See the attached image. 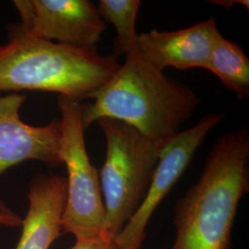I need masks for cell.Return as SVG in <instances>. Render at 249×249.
Listing matches in <instances>:
<instances>
[{
	"instance_id": "obj_1",
	"label": "cell",
	"mask_w": 249,
	"mask_h": 249,
	"mask_svg": "<svg viewBox=\"0 0 249 249\" xmlns=\"http://www.w3.org/2000/svg\"><path fill=\"white\" fill-rule=\"evenodd\" d=\"M89 99L94 101L83 105L85 130L99 119H115L133 126L160 149L200 105L193 89L156 69L139 49L125 53L114 77Z\"/></svg>"
},
{
	"instance_id": "obj_2",
	"label": "cell",
	"mask_w": 249,
	"mask_h": 249,
	"mask_svg": "<svg viewBox=\"0 0 249 249\" xmlns=\"http://www.w3.org/2000/svg\"><path fill=\"white\" fill-rule=\"evenodd\" d=\"M249 191V129L245 125L214 143L201 176L177 203L172 249H231L241 198Z\"/></svg>"
},
{
	"instance_id": "obj_3",
	"label": "cell",
	"mask_w": 249,
	"mask_h": 249,
	"mask_svg": "<svg viewBox=\"0 0 249 249\" xmlns=\"http://www.w3.org/2000/svg\"><path fill=\"white\" fill-rule=\"evenodd\" d=\"M116 55L36 38L15 27L0 45V91L42 90L77 102L111 80L120 67Z\"/></svg>"
},
{
	"instance_id": "obj_4",
	"label": "cell",
	"mask_w": 249,
	"mask_h": 249,
	"mask_svg": "<svg viewBox=\"0 0 249 249\" xmlns=\"http://www.w3.org/2000/svg\"><path fill=\"white\" fill-rule=\"evenodd\" d=\"M107 156L100 185L107 213L106 233L115 239L146 196L162 149L124 122L102 118Z\"/></svg>"
},
{
	"instance_id": "obj_5",
	"label": "cell",
	"mask_w": 249,
	"mask_h": 249,
	"mask_svg": "<svg viewBox=\"0 0 249 249\" xmlns=\"http://www.w3.org/2000/svg\"><path fill=\"white\" fill-rule=\"evenodd\" d=\"M58 108L62 129L61 159L68 172L63 231L71 233L76 240L107 235V213L99 173L90 163L86 150L83 105L59 95Z\"/></svg>"
},
{
	"instance_id": "obj_6",
	"label": "cell",
	"mask_w": 249,
	"mask_h": 249,
	"mask_svg": "<svg viewBox=\"0 0 249 249\" xmlns=\"http://www.w3.org/2000/svg\"><path fill=\"white\" fill-rule=\"evenodd\" d=\"M225 116V113H212L203 116L195 125L180 131L160 151L149 190L142 203L115 238L122 249H141L145 229L161 200L182 177L207 135Z\"/></svg>"
},
{
	"instance_id": "obj_7",
	"label": "cell",
	"mask_w": 249,
	"mask_h": 249,
	"mask_svg": "<svg viewBox=\"0 0 249 249\" xmlns=\"http://www.w3.org/2000/svg\"><path fill=\"white\" fill-rule=\"evenodd\" d=\"M14 5L22 20L20 31L60 45L95 47L107 29L88 0H16Z\"/></svg>"
},
{
	"instance_id": "obj_8",
	"label": "cell",
	"mask_w": 249,
	"mask_h": 249,
	"mask_svg": "<svg viewBox=\"0 0 249 249\" xmlns=\"http://www.w3.org/2000/svg\"><path fill=\"white\" fill-rule=\"evenodd\" d=\"M25 99L18 93L0 96V176L25 160H41L50 166L62 163L60 119L44 126L25 124L18 115ZM8 211L0 202V212Z\"/></svg>"
},
{
	"instance_id": "obj_9",
	"label": "cell",
	"mask_w": 249,
	"mask_h": 249,
	"mask_svg": "<svg viewBox=\"0 0 249 249\" xmlns=\"http://www.w3.org/2000/svg\"><path fill=\"white\" fill-rule=\"evenodd\" d=\"M220 32L213 18L178 31L151 30L140 34L138 49L143 57L163 71L206 69L215 39Z\"/></svg>"
},
{
	"instance_id": "obj_10",
	"label": "cell",
	"mask_w": 249,
	"mask_h": 249,
	"mask_svg": "<svg viewBox=\"0 0 249 249\" xmlns=\"http://www.w3.org/2000/svg\"><path fill=\"white\" fill-rule=\"evenodd\" d=\"M29 209L15 249H49L62 233L67 201V179L56 175H38L29 187Z\"/></svg>"
},
{
	"instance_id": "obj_11",
	"label": "cell",
	"mask_w": 249,
	"mask_h": 249,
	"mask_svg": "<svg viewBox=\"0 0 249 249\" xmlns=\"http://www.w3.org/2000/svg\"><path fill=\"white\" fill-rule=\"evenodd\" d=\"M206 70L217 76L239 100H249V57L240 45L224 38L221 33L215 39Z\"/></svg>"
},
{
	"instance_id": "obj_12",
	"label": "cell",
	"mask_w": 249,
	"mask_h": 249,
	"mask_svg": "<svg viewBox=\"0 0 249 249\" xmlns=\"http://www.w3.org/2000/svg\"><path fill=\"white\" fill-rule=\"evenodd\" d=\"M142 7L140 0H100L98 13L102 18L116 28V48L120 53H129L138 49L139 34L136 21Z\"/></svg>"
},
{
	"instance_id": "obj_13",
	"label": "cell",
	"mask_w": 249,
	"mask_h": 249,
	"mask_svg": "<svg viewBox=\"0 0 249 249\" xmlns=\"http://www.w3.org/2000/svg\"><path fill=\"white\" fill-rule=\"evenodd\" d=\"M71 249H120L115 239H111L107 235H98L89 238L76 240Z\"/></svg>"
},
{
	"instance_id": "obj_14",
	"label": "cell",
	"mask_w": 249,
	"mask_h": 249,
	"mask_svg": "<svg viewBox=\"0 0 249 249\" xmlns=\"http://www.w3.org/2000/svg\"><path fill=\"white\" fill-rule=\"evenodd\" d=\"M21 223L22 219L10 210L8 212H0V224L9 227H18L21 226Z\"/></svg>"
},
{
	"instance_id": "obj_15",
	"label": "cell",
	"mask_w": 249,
	"mask_h": 249,
	"mask_svg": "<svg viewBox=\"0 0 249 249\" xmlns=\"http://www.w3.org/2000/svg\"><path fill=\"white\" fill-rule=\"evenodd\" d=\"M212 3H214L215 5L218 6H222L225 9H230L231 7H233L234 5H242L244 7H247V9H249V2L248 0H234V1H231V0H214V1H210Z\"/></svg>"
}]
</instances>
